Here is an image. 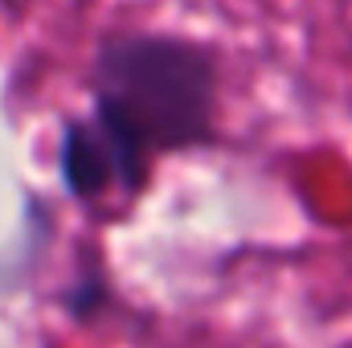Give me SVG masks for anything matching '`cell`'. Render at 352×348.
<instances>
[{
	"instance_id": "1",
	"label": "cell",
	"mask_w": 352,
	"mask_h": 348,
	"mask_svg": "<svg viewBox=\"0 0 352 348\" xmlns=\"http://www.w3.org/2000/svg\"><path fill=\"white\" fill-rule=\"evenodd\" d=\"M213 98L217 66L205 45L156 33L107 41L94 62V123L123 188L144 184L152 152L209 140Z\"/></svg>"
},
{
	"instance_id": "2",
	"label": "cell",
	"mask_w": 352,
	"mask_h": 348,
	"mask_svg": "<svg viewBox=\"0 0 352 348\" xmlns=\"http://www.w3.org/2000/svg\"><path fill=\"white\" fill-rule=\"evenodd\" d=\"M62 180L74 197H98L115 176V156L98 123H66L62 135Z\"/></svg>"
}]
</instances>
